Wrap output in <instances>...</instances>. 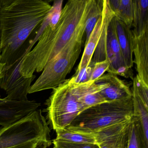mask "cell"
I'll return each mask as SVG.
<instances>
[{"label":"cell","instance_id":"obj_25","mask_svg":"<svg viewBox=\"0 0 148 148\" xmlns=\"http://www.w3.org/2000/svg\"><path fill=\"white\" fill-rule=\"evenodd\" d=\"M109 66V62L107 60L94 64L90 75L89 81H95L104 75Z\"/></svg>","mask_w":148,"mask_h":148},{"label":"cell","instance_id":"obj_24","mask_svg":"<svg viewBox=\"0 0 148 148\" xmlns=\"http://www.w3.org/2000/svg\"><path fill=\"white\" fill-rule=\"evenodd\" d=\"M94 63L91 60L87 67L76 72L74 75L71 77L73 82L76 84H78L89 81L92 69Z\"/></svg>","mask_w":148,"mask_h":148},{"label":"cell","instance_id":"obj_3","mask_svg":"<svg viewBox=\"0 0 148 148\" xmlns=\"http://www.w3.org/2000/svg\"><path fill=\"white\" fill-rule=\"evenodd\" d=\"M134 115L132 97L106 102L81 112L66 129L93 134L109 126L130 120Z\"/></svg>","mask_w":148,"mask_h":148},{"label":"cell","instance_id":"obj_31","mask_svg":"<svg viewBox=\"0 0 148 148\" xmlns=\"http://www.w3.org/2000/svg\"><path fill=\"white\" fill-rule=\"evenodd\" d=\"M40 1L44 2L46 3H50L54 1L55 0H40Z\"/></svg>","mask_w":148,"mask_h":148},{"label":"cell","instance_id":"obj_10","mask_svg":"<svg viewBox=\"0 0 148 148\" xmlns=\"http://www.w3.org/2000/svg\"><path fill=\"white\" fill-rule=\"evenodd\" d=\"M131 119L102 129L93 134L99 148H127Z\"/></svg>","mask_w":148,"mask_h":148},{"label":"cell","instance_id":"obj_26","mask_svg":"<svg viewBox=\"0 0 148 148\" xmlns=\"http://www.w3.org/2000/svg\"><path fill=\"white\" fill-rule=\"evenodd\" d=\"M52 144L60 148H100L96 143H75L67 142L55 139Z\"/></svg>","mask_w":148,"mask_h":148},{"label":"cell","instance_id":"obj_1","mask_svg":"<svg viewBox=\"0 0 148 148\" xmlns=\"http://www.w3.org/2000/svg\"><path fill=\"white\" fill-rule=\"evenodd\" d=\"M97 0H67L54 27L47 25L35 46L24 56L20 72L24 77L42 72L86 23Z\"/></svg>","mask_w":148,"mask_h":148},{"label":"cell","instance_id":"obj_32","mask_svg":"<svg viewBox=\"0 0 148 148\" xmlns=\"http://www.w3.org/2000/svg\"><path fill=\"white\" fill-rule=\"evenodd\" d=\"M53 148H60L58 147L57 146H56V145H54V147H53Z\"/></svg>","mask_w":148,"mask_h":148},{"label":"cell","instance_id":"obj_11","mask_svg":"<svg viewBox=\"0 0 148 148\" xmlns=\"http://www.w3.org/2000/svg\"><path fill=\"white\" fill-rule=\"evenodd\" d=\"M101 86V95L107 102L129 98L132 90L129 85L115 74L108 73L94 81Z\"/></svg>","mask_w":148,"mask_h":148},{"label":"cell","instance_id":"obj_4","mask_svg":"<svg viewBox=\"0 0 148 148\" xmlns=\"http://www.w3.org/2000/svg\"><path fill=\"white\" fill-rule=\"evenodd\" d=\"M85 31V28L78 31L61 51L47 63L40 76L31 84L28 94L53 89L66 80L81 53Z\"/></svg>","mask_w":148,"mask_h":148},{"label":"cell","instance_id":"obj_17","mask_svg":"<svg viewBox=\"0 0 148 148\" xmlns=\"http://www.w3.org/2000/svg\"><path fill=\"white\" fill-rule=\"evenodd\" d=\"M102 29L101 17L97 21L88 40L85 43V48L82 57L76 72L87 67L92 60L95 50L99 42Z\"/></svg>","mask_w":148,"mask_h":148},{"label":"cell","instance_id":"obj_18","mask_svg":"<svg viewBox=\"0 0 148 148\" xmlns=\"http://www.w3.org/2000/svg\"><path fill=\"white\" fill-rule=\"evenodd\" d=\"M127 148H148V140L145 138L139 119L134 114L130 120Z\"/></svg>","mask_w":148,"mask_h":148},{"label":"cell","instance_id":"obj_5","mask_svg":"<svg viewBox=\"0 0 148 148\" xmlns=\"http://www.w3.org/2000/svg\"><path fill=\"white\" fill-rule=\"evenodd\" d=\"M46 120L55 131L67 128L76 117L86 110L78 99L71 78L53 89L46 101Z\"/></svg>","mask_w":148,"mask_h":148},{"label":"cell","instance_id":"obj_6","mask_svg":"<svg viewBox=\"0 0 148 148\" xmlns=\"http://www.w3.org/2000/svg\"><path fill=\"white\" fill-rule=\"evenodd\" d=\"M0 148H10L34 140H50V129L41 109L1 127Z\"/></svg>","mask_w":148,"mask_h":148},{"label":"cell","instance_id":"obj_16","mask_svg":"<svg viewBox=\"0 0 148 148\" xmlns=\"http://www.w3.org/2000/svg\"><path fill=\"white\" fill-rule=\"evenodd\" d=\"M133 9L132 30L134 34L148 30V0H132Z\"/></svg>","mask_w":148,"mask_h":148},{"label":"cell","instance_id":"obj_13","mask_svg":"<svg viewBox=\"0 0 148 148\" xmlns=\"http://www.w3.org/2000/svg\"><path fill=\"white\" fill-rule=\"evenodd\" d=\"M115 26L119 45L126 65L132 69L133 60V35L132 28L128 27L122 21L114 16L113 18Z\"/></svg>","mask_w":148,"mask_h":148},{"label":"cell","instance_id":"obj_27","mask_svg":"<svg viewBox=\"0 0 148 148\" xmlns=\"http://www.w3.org/2000/svg\"><path fill=\"white\" fill-rule=\"evenodd\" d=\"M52 144V140H34L24 144L10 148H47Z\"/></svg>","mask_w":148,"mask_h":148},{"label":"cell","instance_id":"obj_12","mask_svg":"<svg viewBox=\"0 0 148 148\" xmlns=\"http://www.w3.org/2000/svg\"><path fill=\"white\" fill-rule=\"evenodd\" d=\"M135 59L137 74L148 84V30L141 34H134L132 30Z\"/></svg>","mask_w":148,"mask_h":148},{"label":"cell","instance_id":"obj_35","mask_svg":"<svg viewBox=\"0 0 148 148\" xmlns=\"http://www.w3.org/2000/svg\"><path fill=\"white\" fill-rule=\"evenodd\" d=\"M1 128L0 127V132H1Z\"/></svg>","mask_w":148,"mask_h":148},{"label":"cell","instance_id":"obj_15","mask_svg":"<svg viewBox=\"0 0 148 148\" xmlns=\"http://www.w3.org/2000/svg\"><path fill=\"white\" fill-rule=\"evenodd\" d=\"M102 1V29L97 47L95 50L94 58L92 60L94 62H99L107 60L106 57V42L107 31L109 23L115 16L109 7L108 0Z\"/></svg>","mask_w":148,"mask_h":148},{"label":"cell","instance_id":"obj_36","mask_svg":"<svg viewBox=\"0 0 148 148\" xmlns=\"http://www.w3.org/2000/svg\"><path fill=\"white\" fill-rule=\"evenodd\" d=\"M1 6H0V10H1Z\"/></svg>","mask_w":148,"mask_h":148},{"label":"cell","instance_id":"obj_22","mask_svg":"<svg viewBox=\"0 0 148 148\" xmlns=\"http://www.w3.org/2000/svg\"><path fill=\"white\" fill-rule=\"evenodd\" d=\"M102 8V1L97 0L93 9L90 12V14L86 23L85 31V34L86 35L85 43L88 40L97 21L100 17H101Z\"/></svg>","mask_w":148,"mask_h":148},{"label":"cell","instance_id":"obj_29","mask_svg":"<svg viewBox=\"0 0 148 148\" xmlns=\"http://www.w3.org/2000/svg\"><path fill=\"white\" fill-rule=\"evenodd\" d=\"M16 0H0V6L1 7H5L11 4Z\"/></svg>","mask_w":148,"mask_h":148},{"label":"cell","instance_id":"obj_7","mask_svg":"<svg viewBox=\"0 0 148 148\" xmlns=\"http://www.w3.org/2000/svg\"><path fill=\"white\" fill-rule=\"evenodd\" d=\"M29 52L11 65H5L3 68L2 76L0 79V88L5 91L8 99L20 101L28 100L27 96L29 90L36 75L24 77L20 73V69L23 58Z\"/></svg>","mask_w":148,"mask_h":148},{"label":"cell","instance_id":"obj_2","mask_svg":"<svg viewBox=\"0 0 148 148\" xmlns=\"http://www.w3.org/2000/svg\"><path fill=\"white\" fill-rule=\"evenodd\" d=\"M51 6L40 0H16L0 10L1 63L11 65L30 51L32 40L28 41L40 27Z\"/></svg>","mask_w":148,"mask_h":148},{"label":"cell","instance_id":"obj_9","mask_svg":"<svg viewBox=\"0 0 148 148\" xmlns=\"http://www.w3.org/2000/svg\"><path fill=\"white\" fill-rule=\"evenodd\" d=\"M41 103L36 101H16L0 97V125L12 124L38 109Z\"/></svg>","mask_w":148,"mask_h":148},{"label":"cell","instance_id":"obj_14","mask_svg":"<svg viewBox=\"0 0 148 148\" xmlns=\"http://www.w3.org/2000/svg\"><path fill=\"white\" fill-rule=\"evenodd\" d=\"M75 85L78 99L86 109L107 102L100 93L101 86L96 84L94 81H89L78 84H75Z\"/></svg>","mask_w":148,"mask_h":148},{"label":"cell","instance_id":"obj_28","mask_svg":"<svg viewBox=\"0 0 148 148\" xmlns=\"http://www.w3.org/2000/svg\"><path fill=\"white\" fill-rule=\"evenodd\" d=\"M108 1L110 8L115 15L119 9L120 0H108Z\"/></svg>","mask_w":148,"mask_h":148},{"label":"cell","instance_id":"obj_8","mask_svg":"<svg viewBox=\"0 0 148 148\" xmlns=\"http://www.w3.org/2000/svg\"><path fill=\"white\" fill-rule=\"evenodd\" d=\"M106 57L109 62V68L107 71L108 73L133 80V70L128 67L124 60L113 19L109 24L107 31Z\"/></svg>","mask_w":148,"mask_h":148},{"label":"cell","instance_id":"obj_33","mask_svg":"<svg viewBox=\"0 0 148 148\" xmlns=\"http://www.w3.org/2000/svg\"><path fill=\"white\" fill-rule=\"evenodd\" d=\"M3 75V72L2 73H1L0 74V79H1V78L2 76Z\"/></svg>","mask_w":148,"mask_h":148},{"label":"cell","instance_id":"obj_21","mask_svg":"<svg viewBox=\"0 0 148 148\" xmlns=\"http://www.w3.org/2000/svg\"><path fill=\"white\" fill-rule=\"evenodd\" d=\"M115 16L122 21L128 27L132 28L133 9L132 0H120L119 9Z\"/></svg>","mask_w":148,"mask_h":148},{"label":"cell","instance_id":"obj_34","mask_svg":"<svg viewBox=\"0 0 148 148\" xmlns=\"http://www.w3.org/2000/svg\"><path fill=\"white\" fill-rule=\"evenodd\" d=\"M1 53H0V62H1Z\"/></svg>","mask_w":148,"mask_h":148},{"label":"cell","instance_id":"obj_23","mask_svg":"<svg viewBox=\"0 0 148 148\" xmlns=\"http://www.w3.org/2000/svg\"><path fill=\"white\" fill-rule=\"evenodd\" d=\"M133 89L148 107V84L143 82L137 75L133 79Z\"/></svg>","mask_w":148,"mask_h":148},{"label":"cell","instance_id":"obj_30","mask_svg":"<svg viewBox=\"0 0 148 148\" xmlns=\"http://www.w3.org/2000/svg\"><path fill=\"white\" fill-rule=\"evenodd\" d=\"M5 64L4 63H1L0 62V74L2 73L3 71V68L5 66Z\"/></svg>","mask_w":148,"mask_h":148},{"label":"cell","instance_id":"obj_20","mask_svg":"<svg viewBox=\"0 0 148 148\" xmlns=\"http://www.w3.org/2000/svg\"><path fill=\"white\" fill-rule=\"evenodd\" d=\"M56 140L75 143H96L93 134H85L73 132L68 130H59L55 131Z\"/></svg>","mask_w":148,"mask_h":148},{"label":"cell","instance_id":"obj_19","mask_svg":"<svg viewBox=\"0 0 148 148\" xmlns=\"http://www.w3.org/2000/svg\"><path fill=\"white\" fill-rule=\"evenodd\" d=\"M132 99L134 114L138 117L145 138L148 140V107L133 89Z\"/></svg>","mask_w":148,"mask_h":148}]
</instances>
